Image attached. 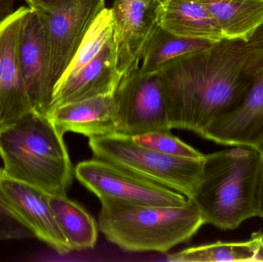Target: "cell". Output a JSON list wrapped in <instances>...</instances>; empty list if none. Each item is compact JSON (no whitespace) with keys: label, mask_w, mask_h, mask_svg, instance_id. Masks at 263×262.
I'll return each mask as SVG.
<instances>
[{"label":"cell","mask_w":263,"mask_h":262,"mask_svg":"<svg viewBox=\"0 0 263 262\" xmlns=\"http://www.w3.org/2000/svg\"><path fill=\"white\" fill-rule=\"evenodd\" d=\"M170 129L198 135L245 98L256 73L247 42L224 38L159 72Z\"/></svg>","instance_id":"obj_1"},{"label":"cell","mask_w":263,"mask_h":262,"mask_svg":"<svg viewBox=\"0 0 263 262\" xmlns=\"http://www.w3.org/2000/svg\"><path fill=\"white\" fill-rule=\"evenodd\" d=\"M263 155L248 146L205 155L202 175L191 198L205 224L234 230L257 217Z\"/></svg>","instance_id":"obj_2"},{"label":"cell","mask_w":263,"mask_h":262,"mask_svg":"<svg viewBox=\"0 0 263 262\" xmlns=\"http://www.w3.org/2000/svg\"><path fill=\"white\" fill-rule=\"evenodd\" d=\"M3 170L49 195H66L72 166L63 135L50 118L33 112L0 132Z\"/></svg>","instance_id":"obj_3"},{"label":"cell","mask_w":263,"mask_h":262,"mask_svg":"<svg viewBox=\"0 0 263 262\" xmlns=\"http://www.w3.org/2000/svg\"><path fill=\"white\" fill-rule=\"evenodd\" d=\"M99 229L126 252L165 253L188 243L205 224L193 201L179 207L140 206L101 198Z\"/></svg>","instance_id":"obj_4"},{"label":"cell","mask_w":263,"mask_h":262,"mask_svg":"<svg viewBox=\"0 0 263 262\" xmlns=\"http://www.w3.org/2000/svg\"><path fill=\"white\" fill-rule=\"evenodd\" d=\"M121 78L112 11L106 8L55 85L49 112L67 103L114 95Z\"/></svg>","instance_id":"obj_5"},{"label":"cell","mask_w":263,"mask_h":262,"mask_svg":"<svg viewBox=\"0 0 263 262\" xmlns=\"http://www.w3.org/2000/svg\"><path fill=\"white\" fill-rule=\"evenodd\" d=\"M89 145L93 158L179 192L190 199L196 193L204 158L165 155L140 146L131 136L120 133L90 138Z\"/></svg>","instance_id":"obj_6"},{"label":"cell","mask_w":263,"mask_h":262,"mask_svg":"<svg viewBox=\"0 0 263 262\" xmlns=\"http://www.w3.org/2000/svg\"><path fill=\"white\" fill-rule=\"evenodd\" d=\"M77 179L101 198H114L140 206L179 207L191 199L176 191L144 179L103 160L81 162L75 169Z\"/></svg>","instance_id":"obj_7"},{"label":"cell","mask_w":263,"mask_h":262,"mask_svg":"<svg viewBox=\"0 0 263 262\" xmlns=\"http://www.w3.org/2000/svg\"><path fill=\"white\" fill-rule=\"evenodd\" d=\"M114 98L117 133L133 137L171 130L159 74L144 75L133 71L122 78Z\"/></svg>","instance_id":"obj_8"},{"label":"cell","mask_w":263,"mask_h":262,"mask_svg":"<svg viewBox=\"0 0 263 262\" xmlns=\"http://www.w3.org/2000/svg\"><path fill=\"white\" fill-rule=\"evenodd\" d=\"M106 8L105 0H63L50 12L40 11L49 47L53 90L91 26Z\"/></svg>","instance_id":"obj_9"},{"label":"cell","mask_w":263,"mask_h":262,"mask_svg":"<svg viewBox=\"0 0 263 262\" xmlns=\"http://www.w3.org/2000/svg\"><path fill=\"white\" fill-rule=\"evenodd\" d=\"M0 206L60 255L72 252L49 203V194L0 169Z\"/></svg>","instance_id":"obj_10"},{"label":"cell","mask_w":263,"mask_h":262,"mask_svg":"<svg viewBox=\"0 0 263 262\" xmlns=\"http://www.w3.org/2000/svg\"><path fill=\"white\" fill-rule=\"evenodd\" d=\"M18 63L34 112L48 116L53 86L49 72V53L40 11L29 7L20 29Z\"/></svg>","instance_id":"obj_11"},{"label":"cell","mask_w":263,"mask_h":262,"mask_svg":"<svg viewBox=\"0 0 263 262\" xmlns=\"http://www.w3.org/2000/svg\"><path fill=\"white\" fill-rule=\"evenodd\" d=\"M29 8L21 6L0 23V132L34 112L17 55L20 29Z\"/></svg>","instance_id":"obj_12"},{"label":"cell","mask_w":263,"mask_h":262,"mask_svg":"<svg viewBox=\"0 0 263 262\" xmlns=\"http://www.w3.org/2000/svg\"><path fill=\"white\" fill-rule=\"evenodd\" d=\"M159 10L153 0H115L111 11L122 78L137 69L144 46L159 25Z\"/></svg>","instance_id":"obj_13"},{"label":"cell","mask_w":263,"mask_h":262,"mask_svg":"<svg viewBox=\"0 0 263 262\" xmlns=\"http://www.w3.org/2000/svg\"><path fill=\"white\" fill-rule=\"evenodd\" d=\"M200 136L219 144L248 146L263 155V66L241 104L210 125Z\"/></svg>","instance_id":"obj_14"},{"label":"cell","mask_w":263,"mask_h":262,"mask_svg":"<svg viewBox=\"0 0 263 262\" xmlns=\"http://www.w3.org/2000/svg\"><path fill=\"white\" fill-rule=\"evenodd\" d=\"M48 117L63 135L72 132L90 138L117 133L114 94L63 105Z\"/></svg>","instance_id":"obj_15"},{"label":"cell","mask_w":263,"mask_h":262,"mask_svg":"<svg viewBox=\"0 0 263 262\" xmlns=\"http://www.w3.org/2000/svg\"><path fill=\"white\" fill-rule=\"evenodd\" d=\"M159 24L184 38L214 43L225 38L210 12L196 0H168L159 10Z\"/></svg>","instance_id":"obj_16"},{"label":"cell","mask_w":263,"mask_h":262,"mask_svg":"<svg viewBox=\"0 0 263 262\" xmlns=\"http://www.w3.org/2000/svg\"><path fill=\"white\" fill-rule=\"evenodd\" d=\"M210 12L223 37L248 42L263 23V0H196Z\"/></svg>","instance_id":"obj_17"},{"label":"cell","mask_w":263,"mask_h":262,"mask_svg":"<svg viewBox=\"0 0 263 262\" xmlns=\"http://www.w3.org/2000/svg\"><path fill=\"white\" fill-rule=\"evenodd\" d=\"M214 42L178 36L158 25L147 40L139 58V73L153 74L172 62L207 49Z\"/></svg>","instance_id":"obj_18"},{"label":"cell","mask_w":263,"mask_h":262,"mask_svg":"<svg viewBox=\"0 0 263 262\" xmlns=\"http://www.w3.org/2000/svg\"><path fill=\"white\" fill-rule=\"evenodd\" d=\"M176 262L263 261V233L254 232L242 241H216L188 248L168 256Z\"/></svg>","instance_id":"obj_19"},{"label":"cell","mask_w":263,"mask_h":262,"mask_svg":"<svg viewBox=\"0 0 263 262\" xmlns=\"http://www.w3.org/2000/svg\"><path fill=\"white\" fill-rule=\"evenodd\" d=\"M49 203L73 251L93 249L98 238L99 226L92 215L66 195H49Z\"/></svg>","instance_id":"obj_20"},{"label":"cell","mask_w":263,"mask_h":262,"mask_svg":"<svg viewBox=\"0 0 263 262\" xmlns=\"http://www.w3.org/2000/svg\"><path fill=\"white\" fill-rule=\"evenodd\" d=\"M132 137V136H131ZM133 141L140 146L161 153L181 158L201 159L205 155L181 141L168 132H154L133 136Z\"/></svg>","instance_id":"obj_21"},{"label":"cell","mask_w":263,"mask_h":262,"mask_svg":"<svg viewBox=\"0 0 263 262\" xmlns=\"http://www.w3.org/2000/svg\"><path fill=\"white\" fill-rule=\"evenodd\" d=\"M24 228L0 206V241L29 236V231Z\"/></svg>","instance_id":"obj_22"},{"label":"cell","mask_w":263,"mask_h":262,"mask_svg":"<svg viewBox=\"0 0 263 262\" xmlns=\"http://www.w3.org/2000/svg\"><path fill=\"white\" fill-rule=\"evenodd\" d=\"M247 46L254 63L256 70L263 66V23L253 32Z\"/></svg>","instance_id":"obj_23"},{"label":"cell","mask_w":263,"mask_h":262,"mask_svg":"<svg viewBox=\"0 0 263 262\" xmlns=\"http://www.w3.org/2000/svg\"><path fill=\"white\" fill-rule=\"evenodd\" d=\"M29 7L40 12H48L53 10L63 0H26Z\"/></svg>","instance_id":"obj_24"},{"label":"cell","mask_w":263,"mask_h":262,"mask_svg":"<svg viewBox=\"0 0 263 262\" xmlns=\"http://www.w3.org/2000/svg\"><path fill=\"white\" fill-rule=\"evenodd\" d=\"M16 0H0V23L12 15Z\"/></svg>","instance_id":"obj_25"},{"label":"cell","mask_w":263,"mask_h":262,"mask_svg":"<svg viewBox=\"0 0 263 262\" xmlns=\"http://www.w3.org/2000/svg\"><path fill=\"white\" fill-rule=\"evenodd\" d=\"M257 217L263 219V171L258 193Z\"/></svg>","instance_id":"obj_26"},{"label":"cell","mask_w":263,"mask_h":262,"mask_svg":"<svg viewBox=\"0 0 263 262\" xmlns=\"http://www.w3.org/2000/svg\"><path fill=\"white\" fill-rule=\"evenodd\" d=\"M158 7L161 8L168 0H153Z\"/></svg>","instance_id":"obj_27"}]
</instances>
